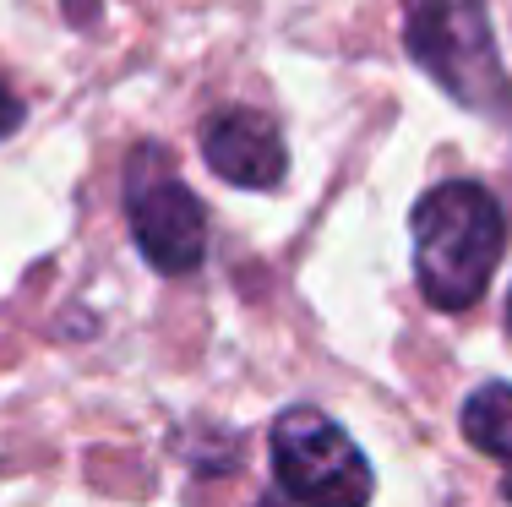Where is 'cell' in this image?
<instances>
[{
	"instance_id": "obj_5",
	"label": "cell",
	"mask_w": 512,
	"mask_h": 507,
	"mask_svg": "<svg viewBox=\"0 0 512 507\" xmlns=\"http://www.w3.org/2000/svg\"><path fill=\"white\" fill-rule=\"evenodd\" d=\"M202 159L218 180H229L240 191H273L289 169V148H284V131L262 110L224 104V110L202 120Z\"/></svg>"
},
{
	"instance_id": "obj_3",
	"label": "cell",
	"mask_w": 512,
	"mask_h": 507,
	"mask_svg": "<svg viewBox=\"0 0 512 507\" xmlns=\"http://www.w3.org/2000/svg\"><path fill=\"white\" fill-rule=\"evenodd\" d=\"M273 475L278 491L295 502H327V507H360L371 502L376 480L365 453L355 448L338 420H327L322 409H284L273 420Z\"/></svg>"
},
{
	"instance_id": "obj_7",
	"label": "cell",
	"mask_w": 512,
	"mask_h": 507,
	"mask_svg": "<svg viewBox=\"0 0 512 507\" xmlns=\"http://www.w3.org/2000/svg\"><path fill=\"white\" fill-rule=\"evenodd\" d=\"M17 126H22V99L6 88V82H0V137H11Z\"/></svg>"
},
{
	"instance_id": "obj_1",
	"label": "cell",
	"mask_w": 512,
	"mask_h": 507,
	"mask_svg": "<svg viewBox=\"0 0 512 507\" xmlns=\"http://www.w3.org/2000/svg\"><path fill=\"white\" fill-rule=\"evenodd\" d=\"M414 279L436 311H469L507 251V213L474 180H442L414 202Z\"/></svg>"
},
{
	"instance_id": "obj_8",
	"label": "cell",
	"mask_w": 512,
	"mask_h": 507,
	"mask_svg": "<svg viewBox=\"0 0 512 507\" xmlns=\"http://www.w3.org/2000/svg\"><path fill=\"white\" fill-rule=\"evenodd\" d=\"M93 11H99V0H66V17L71 22H82V17L93 22Z\"/></svg>"
},
{
	"instance_id": "obj_4",
	"label": "cell",
	"mask_w": 512,
	"mask_h": 507,
	"mask_svg": "<svg viewBox=\"0 0 512 507\" xmlns=\"http://www.w3.org/2000/svg\"><path fill=\"white\" fill-rule=\"evenodd\" d=\"M126 219H131V235H137L148 268L169 273V279L202 268L207 213H202L197 191H191L186 180H175V175L142 180V169H137V180H131V191H126Z\"/></svg>"
},
{
	"instance_id": "obj_9",
	"label": "cell",
	"mask_w": 512,
	"mask_h": 507,
	"mask_svg": "<svg viewBox=\"0 0 512 507\" xmlns=\"http://www.w3.org/2000/svg\"><path fill=\"white\" fill-rule=\"evenodd\" d=\"M507 328H512V300H507Z\"/></svg>"
},
{
	"instance_id": "obj_6",
	"label": "cell",
	"mask_w": 512,
	"mask_h": 507,
	"mask_svg": "<svg viewBox=\"0 0 512 507\" xmlns=\"http://www.w3.org/2000/svg\"><path fill=\"white\" fill-rule=\"evenodd\" d=\"M463 437H469L480 453H491V458L507 464L502 497L512 502V388L507 382H485V388H474V398L463 404Z\"/></svg>"
},
{
	"instance_id": "obj_2",
	"label": "cell",
	"mask_w": 512,
	"mask_h": 507,
	"mask_svg": "<svg viewBox=\"0 0 512 507\" xmlns=\"http://www.w3.org/2000/svg\"><path fill=\"white\" fill-rule=\"evenodd\" d=\"M404 50L463 110L491 120L512 115V82L496 55L485 0H404Z\"/></svg>"
}]
</instances>
